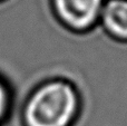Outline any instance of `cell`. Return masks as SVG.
Instances as JSON below:
<instances>
[{"label": "cell", "mask_w": 127, "mask_h": 126, "mask_svg": "<svg viewBox=\"0 0 127 126\" xmlns=\"http://www.w3.org/2000/svg\"><path fill=\"white\" fill-rule=\"evenodd\" d=\"M80 107L76 87L66 79L42 83L31 93L24 107L25 126H71Z\"/></svg>", "instance_id": "1"}, {"label": "cell", "mask_w": 127, "mask_h": 126, "mask_svg": "<svg viewBox=\"0 0 127 126\" xmlns=\"http://www.w3.org/2000/svg\"><path fill=\"white\" fill-rule=\"evenodd\" d=\"M106 0H51L53 9L60 22L76 32L92 29L101 13Z\"/></svg>", "instance_id": "2"}, {"label": "cell", "mask_w": 127, "mask_h": 126, "mask_svg": "<svg viewBox=\"0 0 127 126\" xmlns=\"http://www.w3.org/2000/svg\"><path fill=\"white\" fill-rule=\"evenodd\" d=\"M108 35L127 41V0H107L99 17Z\"/></svg>", "instance_id": "3"}, {"label": "cell", "mask_w": 127, "mask_h": 126, "mask_svg": "<svg viewBox=\"0 0 127 126\" xmlns=\"http://www.w3.org/2000/svg\"><path fill=\"white\" fill-rule=\"evenodd\" d=\"M10 108V95L9 89L3 82L0 80V121L3 120Z\"/></svg>", "instance_id": "4"}]
</instances>
